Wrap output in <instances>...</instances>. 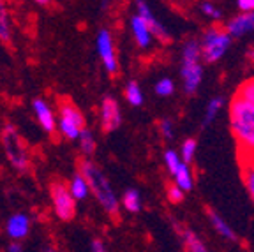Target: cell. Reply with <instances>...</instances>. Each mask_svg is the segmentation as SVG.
Returning <instances> with one entry per match:
<instances>
[{"label": "cell", "mask_w": 254, "mask_h": 252, "mask_svg": "<svg viewBox=\"0 0 254 252\" xmlns=\"http://www.w3.org/2000/svg\"><path fill=\"white\" fill-rule=\"evenodd\" d=\"M122 205L127 212H131V213L139 212V210H141V197H139L138 190H134V189L126 190L122 197Z\"/></svg>", "instance_id": "44dd1931"}, {"label": "cell", "mask_w": 254, "mask_h": 252, "mask_svg": "<svg viewBox=\"0 0 254 252\" xmlns=\"http://www.w3.org/2000/svg\"><path fill=\"white\" fill-rule=\"evenodd\" d=\"M249 57H251V59H254V50H253V52L249 53Z\"/></svg>", "instance_id": "d590c367"}, {"label": "cell", "mask_w": 254, "mask_h": 252, "mask_svg": "<svg viewBox=\"0 0 254 252\" xmlns=\"http://www.w3.org/2000/svg\"><path fill=\"white\" fill-rule=\"evenodd\" d=\"M251 30H254V11L244 12L228 23V34L231 37H240Z\"/></svg>", "instance_id": "4fadbf2b"}, {"label": "cell", "mask_w": 254, "mask_h": 252, "mask_svg": "<svg viewBox=\"0 0 254 252\" xmlns=\"http://www.w3.org/2000/svg\"><path fill=\"white\" fill-rule=\"evenodd\" d=\"M0 41L5 44L11 43V20L5 0H0Z\"/></svg>", "instance_id": "e0dca14e"}, {"label": "cell", "mask_w": 254, "mask_h": 252, "mask_svg": "<svg viewBox=\"0 0 254 252\" xmlns=\"http://www.w3.org/2000/svg\"><path fill=\"white\" fill-rule=\"evenodd\" d=\"M69 192H71V196L74 197L76 201H81L85 199V197L90 194V189H88V184L87 180H85V177L81 173H76L74 177L71 178V182H69V186H67Z\"/></svg>", "instance_id": "9a60e30c"}, {"label": "cell", "mask_w": 254, "mask_h": 252, "mask_svg": "<svg viewBox=\"0 0 254 252\" xmlns=\"http://www.w3.org/2000/svg\"><path fill=\"white\" fill-rule=\"evenodd\" d=\"M155 92H157L159 95H163V97L171 95L175 92L173 81H171V79H168V78H163L161 81H157V85H155Z\"/></svg>", "instance_id": "4316f807"}, {"label": "cell", "mask_w": 254, "mask_h": 252, "mask_svg": "<svg viewBox=\"0 0 254 252\" xmlns=\"http://www.w3.org/2000/svg\"><path fill=\"white\" fill-rule=\"evenodd\" d=\"M59 115H60L59 130H60V134H62V138H65L67 141L78 139L79 130L85 127V119H83V115H81V111L72 103L65 101V103L60 104Z\"/></svg>", "instance_id": "5b68a950"}, {"label": "cell", "mask_w": 254, "mask_h": 252, "mask_svg": "<svg viewBox=\"0 0 254 252\" xmlns=\"http://www.w3.org/2000/svg\"><path fill=\"white\" fill-rule=\"evenodd\" d=\"M32 108H34V113H36V119L39 122V126L43 127L44 132L48 134H53L57 129V119H55V113L44 99H34V103H32Z\"/></svg>", "instance_id": "30bf717a"}, {"label": "cell", "mask_w": 254, "mask_h": 252, "mask_svg": "<svg viewBox=\"0 0 254 252\" xmlns=\"http://www.w3.org/2000/svg\"><path fill=\"white\" fill-rule=\"evenodd\" d=\"M34 2H36V4H39V5H50V2H52V0H34Z\"/></svg>", "instance_id": "e575fe53"}, {"label": "cell", "mask_w": 254, "mask_h": 252, "mask_svg": "<svg viewBox=\"0 0 254 252\" xmlns=\"http://www.w3.org/2000/svg\"><path fill=\"white\" fill-rule=\"evenodd\" d=\"M240 162H242L244 184H246L247 190H249L251 197L254 201V155H251V157H240Z\"/></svg>", "instance_id": "2e32d148"}, {"label": "cell", "mask_w": 254, "mask_h": 252, "mask_svg": "<svg viewBox=\"0 0 254 252\" xmlns=\"http://www.w3.org/2000/svg\"><path fill=\"white\" fill-rule=\"evenodd\" d=\"M131 30H132V36H134L136 43H138L139 48H148L152 43V32L148 28V25L145 23L141 16L136 14L131 18Z\"/></svg>", "instance_id": "5bb4252c"}, {"label": "cell", "mask_w": 254, "mask_h": 252, "mask_svg": "<svg viewBox=\"0 0 254 252\" xmlns=\"http://www.w3.org/2000/svg\"><path fill=\"white\" fill-rule=\"evenodd\" d=\"M168 199H170L171 203H180V201L184 199V190L180 189L179 186H171L170 189H168Z\"/></svg>", "instance_id": "f1b7e54d"}, {"label": "cell", "mask_w": 254, "mask_h": 252, "mask_svg": "<svg viewBox=\"0 0 254 252\" xmlns=\"http://www.w3.org/2000/svg\"><path fill=\"white\" fill-rule=\"evenodd\" d=\"M230 43H231V36L228 32L210 28V30L205 34L203 43H201V53L206 62H217V60L226 53Z\"/></svg>", "instance_id": "52a82bcc"}, {"label": "cell", "mask_w": 254, "mask_h": 252, "mask_svg": "<svg viewBox=\"0 0 254 252\" xmlns=\"http://www.w3.org/2000/svg\"><path fill=\"white\" fill-rule=\"evenodd\" d=\"M7 251L9 252H21V251H23V247H21L20 244H12V245H9V247H7Z\"/></svg>", "instance_id": "836d02e7"}, {"label": "cell", "mask_w": 254, "mask_h": 252, "mask_svg": "<svg viewBox=\"0 0 254 252\" xmlns=\"http://www.w3.org/2000/svg\"><path fill=\"white\" fill-rule=\"evenodd\" d=\"M199 59V44L196 41H189L184 46V60H182V79L184 88L187 94H194L199 87L203 76V69L198 62Z\"/></svg>", "instance_id": "277c9868"}, {"label": "cell", "mask_w": 254, "mask_h": 252, "mask_svg": "<svg viewBox=\"0 0 254 252\" xmlns=\"http://www.w3.org/2000/svg\"><path fill=\"white\" fill-rule=\"evenodd\" d=\"M5 233L14 242L23 240V238L28 237V233H30V219L25 213H14V215H11L7 219Z\"/></svg>", "instance_id": "8fae6325"}, {"label": "cell", "mask_w": 254, "mask_h": 252, "mask_svg": "<svg viewBox=\"0 0 254 252\" xmlns=\"http://www.w3.org/2000/svg\"><path fill=\"white\" fill-rule=\"evenodd\" d=\"M52 201L53 212L60 221L69 222L76 215V199L71 196L67 186L64 182H53L52 184Z\"/></svg>", "instance_id": "8992f818"}, {"label": "cell", "mask_w": 254, "mask_h": 252, "mask_svg": "<svg viewBox=\"0 0 254 252\" xmlns=\"http://www.w3.org/2000/svg\"><path fill=\"white\" fill-rule=\"evenodd\" d=\"M159 127H161V132H163L164 138L173 139V124H171V120H163L159 124Z\"/></svg>", "instance_id": "f546056e"}, {"label": "cell", "mask_w": 254, "mask_h": 252, "mask_svg": "<svg viewBox=\"0 0 254 252\" xmlns=\"http://www.w3.org/2000/svg\"><path fill=\"white\" fill-rule=\"evenodd\" d=\"M208 219H210V222H212V226H214V229L219 233V235H222L224 238H230V240H237V237H235V233H233V229L230 228V226L226 224V222L222 221L221 217L217 215L215 212H208Z\"/></svg>", "instance_id": "ffe728a7"}, {"label": "cell", "mask_w": 254, "mask_h": 252, "mask_svg": "<svg viewBox=\"0 0 254 252\" xmlns=\"http://www.w3.org/2000/svg\"><path fill=\"white\" fill-rule=\"evenodd\" d=\"M138 14L145 20V23L148 25V28H150V32L154 34V36H157L159 39L164 41V43L170 41V34H168L166 28L161 25V21L154 16V12L150 11V7L147 5L145 0H138Z\"/></svg>", "instance_id": "7c38bea8"}, {"label": "cell", "mask_w": 254, "mask_h": 252, "mask_svg": "<svg viewBox=\"0 0 254 252\" xmlns=\"http://www.w3.org/2000/svg\"><path fill=\"white\" fill-rule=\"evenodd\" d=\"M194 152H196V141L194 139H186L182 145V159L184 162H187L189 164L190 161H192V157H194Z\"/></svg>", "instance_id": "83f0119b"}, {"label": "cell", "mask_w": 254, "mask_h": 252, "mask_svg": "<svg viewBox=\"0 0 254 252\" xmlns=\"http://www.w3.org/2000/svg\"><path fill=\"white\" fill-rule=\"evenodd\" d=\"M173 177H175V182H177V186H179L184 192L192 189V175H190L187 162H182V164L179 166V170L175 171Z\"/></svg>", "instance_id": "ac0fdd59"}, {"label": "cell", "mask_w": 254, "mask_h": 252, "mask_svg": "<svg viewBox=\"0 0 254 252\" xmlns=\"http://www.w3.org/2000/svg\"><path fill=\"white\" fill-rule=\"evenodd\" d=\"M180 235H182V240L184 244H186V247L189 249V251H194V252H205L206 247L201 244V240H199L198 237H196L194 233H190V231H182V229H179Z\"/></svg>", "instance_id": "603a6c76"}, {"label": "cell", "mask_w": 254, "mask_h": 252, "mask_svg": "<svg viewBox=\"0 0 254 252\" xmlns=\"http://www.w3.org/2000/svg\"><path fill=\"white\" fill-rule=\"evenodd\" d=\"M122 122V113H120V106L117 103V99L113 97H104L103 104H101V124H103L104 132H111Z\"/></svg>", "instance_id": "9c48e42d"}, {"label": "cell", "mask_w": 254, "mask_h": 252, "mask_svg": "<svg viewBox=\"0 0 254 252\" xmlns=\"http://www.w3.org/2000/svg\"><path fill=\"white\" fill-rule=\"evenodd\" d=\"M164 161H166V166H168V170H170L171 175L179 170V166L182 164L179 154H177V152H173V150H168L166 154H164Z\"/></svg>", "instance_id": "484cf974"}, {"label": "cell", "mask_w": 254, "mask_h": 252, "mask_svg": "<svg viewBox=\"0 0 254 252\" xmlns=\"http://www.w3.org/2000/svg\"><path fill=\"white\" fill-rule=\"evenodd\" d=\"M238 7L242 9L244 12L247 11H254V0H237Z\"/></svg>", "instance_id": "1f68e13d"}, {"label": "cell", "mask_w": 254, "mask_h": 252, "mask_svg": "<svg viewBox=\"0 0 254 252\" xmlns=\"http://www.w3.org/2000/svg\"><path fill=\"white\" fill-rule=\"evenodd\" d=\"M235 95H237V97H240L242 101H246V103H249V104H253V106H254V79H249V81L242 83Z\"/></svg>", "instance_id": "cb8c5ba5"}, {"label": "cell", "mask_w": 254, "mask_h": 252, "mask_svg": "<svg viewBox=\"0 0 254 252\" xmlns=\"http://www.w3.org/2000/svg\"><path fill=\"white\" fill-rule=\"evenodd\" d=\"M79 173L85 177L90 192L95 196V199L99 201L101 206L106 210L108 215H111V217L119 215V199H117L115 192H113L110 182L104 177L103 171H101L92 161L83 159V161L79 162Z\"/></svg>", "instance_id": "7a4b0ae2"}, {"label": "cell", "mask_w": 254, "mask_h": 252, "mask_svg": "<svg viewBox=\"0 0 254 252\" xmlns=\"http://www.w3.org/2000/svg\"><path fill=\"white\" fill-rule=\"evenodd\" d=\"M201 11L205 12V14L215 18V20H219V18H221V11H217V9L214 7V4H210V2H205V4L201 5Z\"/></svg>", "instance_id": "4dcf8cb0"}, {"label": "cell", "mask_w": 254, "mask_h": 252, "mask_svg": "<svg viewBox=\"0 0 254 252\" xmlns=\"http://www.w3.org/2000/svg\"><path fill=\"white\" fill-rule=\"evenodd\" d=\"M230 126L237 138L240 157L254 155V106L235 95L230 104Z\"/></svg>", "instance_id": "6da1fadb"}, {"label": "cell", "mask_w": 254, "mask_h": 252, "mask_svg": "<svg viewBox=\"0 0 254 252\" xmlns=\"http://www.w3.org/2000/svg\"><path fill=\"white\" fill-rule=\"evenodd\" d=\"M90 251L92 252H104L106 251V247H104V244L101 240H94L90 244Z\"/></svg>", "instance_id": "d6a6232c"}, {"label": "cell", "mask_w": 254, "mask_h": 252, "mask_svg": "<svg viewBox=\"0 0 254 252\" xmlns=\"http://www.w3.org/2000/svg\"><path fill=\"white\" fill-rule=\"evenodd\" d=\"M2 146H4L5 157L11 162V166L18 171H27L30 166V155H28V148L25 145L23 138H21L14 126H5L2 129Z\"/></svg>", "instance_id": "3957f363"}, {"label": "cell", "mask_w": 254, "mask_h": 252, "mask_svg": "<svg viewBox=\"0 0 254 252\" xmlns=\"http://www.w3.org/2000/svg\"><path fill=\"white\" fill-rule=\"evenodd\" d=\"M222 104H224V101H222L221 97H215L212 99L210 103H208V108H206V113H205V120H203V126H208V124L214 122L215 115L219 113V110L222 108Z\"/></svg>", "instance_id": "d4e9b609"}, {"label": "cell", "mask_w": 254, "mask_h": 252, "mask_svg": "<svg viewBox=\"0 0 254 252\" xmlns=\"http://www.w3.org/2000/svg\"><path fill=\"white\" fill-rule=\"evenodd\" d=\"M126 99L131 106H141L143 104V92L136 81H129L126 87Z\"/></svg>", "instance_id": "7402d4cb"}, {"label": "cell", "mask_w": 254, "mask_h": 252, "mask_svg": "<svg viewBox=\"0 0 254 252\" xmlns=\"http://www.w3.org/2000/svg\"><path fill=\"white\" fill-rule=\"evenodd\" d=\"M78 141H79V148H81V152H83L87 157H90V155L95 152V138L90 129L83 127V129L79 130Z\"/></svg>", "instance_id": "d6986e66"}, {"label": "cell", "mask_w": 254, "mask_h": 252, "mask_svg": "<svg viewBox=\"0 0 254 252\" xmlns=\"http://www.w3.org/2000/svg\"><path fill=\"white\" fill-rule=\"evenodd\" d=\"M95 46H97V53H99L101 60H103V65L110 74H117L119 71V62H117V53L115 46H113V39H111V34L103 28L97 34V39H95Z\"/></svg>", "instance_id": "ba28073f"}]
</instances>
